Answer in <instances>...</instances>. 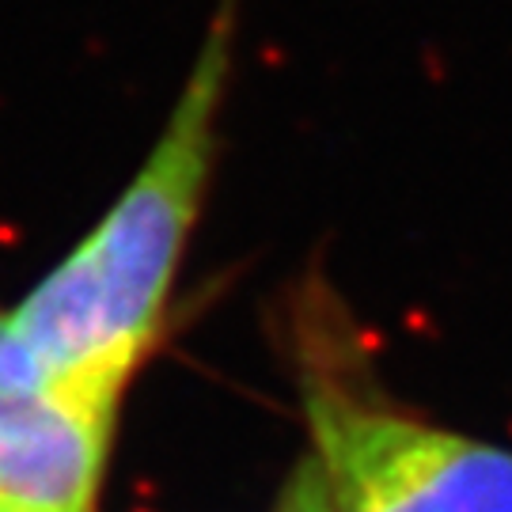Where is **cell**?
<instances>
[{
	"mask_svg": "<svg viewBox=\"0 0 512 512\" xmlns=\"http://www.w3.org/2000/svg\"><path fill=\"white\" fill-rule=\"evenodd\" d=\"M232 31L236 0H220L198 65L137 179L110 217L12 311L50 380L126 384L160 327L186 232L209 183Z\"/></svg>",
	"mask_w": 512,
	"mask_h": 512,
	"instance_id": "obj_1",
	"label": "cell"
},
{
	"mask_svg": "<svg viewBox=\"0 0 512 512\" xmlns=\"http://www.w3.org/2000/svg\"><path fill=\"white\" fill-rule=\"evenodd\" d=\"M315 505L323 512H512V456L311 387Z\"/></svg>",
	"mask_w": 512,
	"mask_h": 512,
	"instance_id": "obj_2",
	"label": "cell"
},
{
	"mask_svg": "<svg viewBox=\"0 0 512 512\" xmlns=\"http://www.w3.org/2000/svg\"><path fill=\"white\" fill-rule=\"evenodd\" d=\"M122 384L50 380L0 410V512H92Z\"/></svg>",
	"mask_w": 512,
	"mask_h": 512,
	"instance_id": "obj_3",
	"label": "cell"
},
{
	"mask_svg": "<svg viewBox=\"0 0 512 512\" xmlns=\"http://www.w3.org/2000/svg\"><path fill=\"white\" fill-rule=\"evenodd\" d=\"M46 384H50V376H46L42 361L31 353V346L23 342L16 319L0 315V410L35 395Z\"/></svg>",
	"mask_w": 512,
	"mask_h": 512,
	"instance_id": "obj_4",
	"label": "cell"
}]
</instances>
